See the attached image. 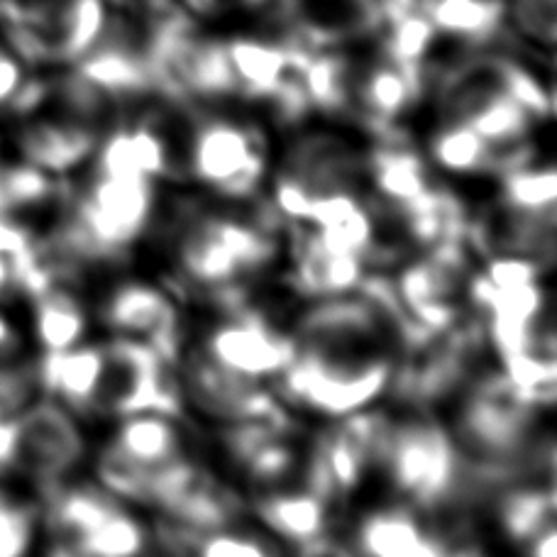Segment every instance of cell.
Listing matches in <instances>:
<instances>
[{"mask_svg":"<svg viewBox=\"0 0 557 557\" xmlns=\"http://www.w3.org/2000/svg\"><path fill=\"white\" fill-rule=\"evenodd\" d=\"M376 470L411 509L423 513L455 509L486 490L465 460L453 433L421 411L401 421L392 418Z\"/></svg>","mask_w":557,"mask_h":557,"instance_id":"obj_1","label":"cell"},{"mask_svg":"<svg viewBox=\"0 0 557 557\" xmlns=\"http://www.w3.org/2000/svg\"><path fill=\"white\" fill-rule=\"evenodd\" d=\"M394 374L396 360L386 347H296L294 362L278 376L288 401L337 421L372 409Z\"/></svg>","mask_w":557,"mask_h":557,"instance_id":"obj_2","label":"cell"},{"mask_svg":"<svg viewBox=\"0 0 557 557\" xmlns=\"http://www.w3.org/2000/svg\"><path fill=\"white\" fill-rule=\"evenodd\" d=\"M278 252L270 225L255 218L198 213L184 225L176 243V262L184 278L198 286L231 292L267 270Z\"/></svg>","mask_w":557,"mask_h":557,"instance_id":"obj_3","label":"cell"},{"mask_svg":"<svg viewBox=\"0 0 557 557\" xmlns=\"http://www.w3.org/2000/svg\"><path fill=\"white\" fill-rule=\"evenodd\" d=\"M101 376L88 406L91 418H121L135 413H159L169 418L184 416L182 382L174 364L152 347L115 337L101 343Z\"/></svg>","mask_w":557,"mask_h":557,"instance_id":"obj_4","label":"cell"},{"mask_svg":"<svg viewBox=\"0 0 557 557\" xmlns=\"http://www.w3.org/2000/svg\"><path fill=\"white\" fill-rule=\"evenodd\" d=\"M184 174L227 201H250L267 176L264 137L227 115H194L184 147Z\"/></svg>","mask_w":557,"mask_h":557,"instance_id":"obj_5","label":"cell"},{"mask_svg":"<svg viewBox=\"0 0 557 557\" xmlns=\"http://www.w3.org/2000/svg\"><path fill=\"white\" fill-rule=\"evenodd\" d=\"M88 445L76 416L54 399H35L17 413V455L13 474L45 492L62 484L86 460Z\"/></svg>","mask_w":557,"mask_h":557,"instance_id":"obj_6","label":"cell"},{"mask_svg":"<svg viewBox=\"0 0 557 557\" xmlns=\"http://www.w3.org/2000/svg\"><path fill=\"white\" fill-rule=\"evenodd\" d=\"M201 352L227 372L262 382L294 362L296 343L252 308L233 306L208 331Z\"/></svg>","mask_w":557,"mask_h":557,"instance_id":"obj_7","label":"cell"},{"mask_svg":"<svg viewBox=\"0 0 557 557\" xmlns=\"http://www.w3.org/2000/svg\"><path fill=\"white\" fill-rule=\"evenodd\" d=\"M182 392L206 416L225 423H288L274 396L260 382L245 380L208 360L203 352H191L182 362Z\"/></svg>","mask_w":557,"mask_h":557,"instance_id":"obj_8","label":"cell"},{"mask_svg":"<svg viewBox=\"0 0 557 557\" xmlns=\"http://www.w3.org/2000/svg\"><path fill=\"white\" fill-rule=\"evenodd\" d=\"M98 321L115 337H131L152 347L172 364L182 352V323L172 298L147 282L113 286L98 304Z\"/></svg>","mask_w":557,"mask_h":557,"instance_id":"obj_9","label":"cell"},{"mask_svg":"<svg viewBox=\"0 0 557 557\" xmlns=\"http://www.w3.org/2000/svg\"><path fill=\"white\" fill-rule=\"evenodd\" d=\"M98 123L62 113L57 117H25V125L17 131L15 145L20 159L52 176H62L82 166L96 152Z\"/></svg>","mask_w":557,"mask_h":557,"instance_id":"obj_10","label":"cell"},{"mask_svg":"<svg viewBox=\"0 0 557 557\" xmlns=\"http://www.w3.org/2000/svg\"><path fill=\"white\" fill-rule=\"evenodd\" d=\"M441 533L428 531L411 506L374 509L355 531V557H445Z\"/></svg>","mask_w":557,"mask_h":557,"instance_id":"obj_11","label":"cell"},{"mask_svg":"<svg viewBox=\"0 0 557 557\" xmlns=\"http://www.w3.org/2000/svg\"><path fill=\"white\" fill-rule=\"evenodd\" d=\"M364 260L327 247L315 233L296 237L292 284L306 298H331L352 294L364 282Z\"/></svg>","mask_w":557,"mask_h":557,"instance_id":"obj_12","label":"cell"},{"mask_svg":"<svg viewBox=\"0 0 557 557\" xmlns=\"http://www.w3.org/2000/svg\"><path fill=\"white\" fill-rule=\"evenodd\" d=\"M252 509L267 531L294 548L323 539L331 529V504L306 486L284 492L267 490V494L257 496Z\"/></svg>","mask_w":557,"mask_h":557,"instance_id":"obj_13","label":"cell"},{"mask_svg":"<svg viewBox=\"0 0 557 557\" xmlns=\"http://www.w3.org/2000/svg\"><path fill=\"white\" fill-rule=\"evenodd\" d=\"M506 0H431L423 15L437 37L455 39L465 47L486 49L506 35Z\"/></svg>","mask_w":557,"mask_h":557,"instance_id":"obj_14","label":"cell"},{"mask_svg":"<svg viewBox=\"0 0 557 557\" xmlns=\"http://www.w3.org/2000/svg\"><path fill=\"white\" fill-rule=\"evenodd\" d=\"M108 450L139 467H162L186 457L184 435L176 418L159 413L125 416L117 423Z\"/></svg>","mask_w":557,"mask_h":557,"instance_id":"obj_15","label":"cell"},{"mask_svg":"<svg viewBox=\"0 0 557 557\" xmlns=\"http://www.w3.org/2000/svg\"><path fill=\"white\" fill-rule=\"evenodd\" d=\"M33 306V333L42 352H64L84 343L88 313L72 282H57L42 294L29 298Z\"/></svg>","mask_w":557,"mask_h":557,"instance_id":"obj_16","label":"cell"},{"mask_svg":"<svg viewBox=\"0 0 557 557\" xmlns=\"http://www.w3.org/2000/svg\"><path fill=\"white\" fill-rule=\"evenodd\" d=\"M499 531L516 545L555 525V482H511L499 486L496 499Z\"/></svg>","mask_w":557,"mask_h":557,"instance_id":"obj_17","label":"cell"},{"mask_svg":"<svg viewBox=\"0 0 557 557\" xmlns=\"http://www.w3.org/2000/svg\"><path fill=\"white\" fill-rule=\"evenodd\" d=\"M431 159L447 174L476 176L496 172V152L492 145L460 121H443L431 135Z\"/></svg>","mask_w":557,"mask_h":557,"instance_id":"obj_18","label":"cell"},{"mask_svg":"<svg viewBox=\"0 0 557 557\" xmlns=\"http://www.w3.org/2000/svg\"><path fill=\"white\" fill-rule=\"evenodd\" d=\"M502 176V208L519 215L555 218L557 174L550 162L539 164L535 159L516 164Z\"/></svg>","mask_w":557,"mask_h":557,"instance_id":"obj_19","label":"cell"},{"mask_svg":"<svg viewBox=\"0 0 557 557\" xmlns=\"http://www.w3.org/2000/svg\"><path fill=\"white\" fill-rule=\"evenodd\" d=\"M39 511L0 484V557H27L37 539Z\"/></svg>","mask_w":557,"mask_h":557,"instance_id":"obj_20","label":"cell"},{"mask_svg":"<svg viewBox=\"0 0 557 557\" xmlns=\"http://www.w3.org/2000/svg\"><path fill=\"white\" fill-rule=\"evenodd\" d=\"M188 557H282V553L262 535L245 533L237 525H231V529L198 535Z\"/></svg>","mask_w":557,"mask_h":557,"instance_id":"obj_21","label":"cell"},{"mask_svg":"<svg viewBox=\"0 0 557 557\" xmlns=\"http://www.w3.org/2000/svg\"><path fill=\"white\" fill-rule=\"evenodd\" d=\"M37 367L29 360L0 362V411L23 413L37 399Z\"/></svg>","mask_w":557,"mask_h":557,"instance_id":"obj_22","label":"cell"},{"mask_svg":"<svg viewBox=\"0 0 557 557\" xmlns=\"http://www.w3.org/2000/svg\"><path fill=\"white\" fill-rule=\"evenodd\" d=\"M27 347V337L13 318L0 308V362L23 360Z\"/></svg>","mask_w":557,"mask_h":557,"instance_id":"obj_23","label":"cell"},{"mask_svg":"<svg viewBox=\"0 0 557 557\" xmlns=\"http://www.w3.org/2000/svg\"><path fill=\"white\" fill-rule=\"evenodd\" d=\"M17 455V416L0 411V476L13 474Z\"/></svg>","mask_w":557,"mask_h":557,"instance_id":"obj_24","label":"cell"},{"mask_svg":"<svg viewBox=\"0 0 557 557\" xmlns=\"http://www.w3.org/2000/svg\"><path fill=\"white\" fill-rule=\"evenodd\" d=\"M529 545V557H555L557 555V531L555 525L550 529H545L541 535H535V539Z\"/></svg>","mask_w":557,"mask_h":557,"instance_id":"obj_25","label":"cell"},{"mask_svg":"<svg viewBox=\"0 0 557 557\" xmlns=\"http://www.w3.org/2000/svg\"><path fill=\"white\" fill-rule=\"evenodd\" d=\"M17 296V284H15V270L13 262L0 257V306H3L8 298Z\"/></svg>","mask_w":557,"mask_h":557,"instance_id":"obj_26","label":"cell"}]
</instances>
